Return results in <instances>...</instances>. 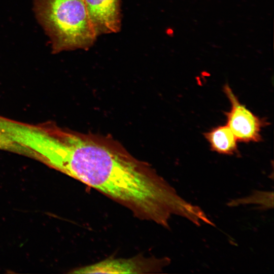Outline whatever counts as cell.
<instances>
[{
  "mask_svg": "<svg viewBox=\"0 0 274 274\" xmlns=\"http://www.w3.org/2000/svg\"><path fill=\"white\" fill-rule=\"evenodd\" d=\"M24 143L40 161L98 191L139 219L165 228L185 200L148 163L115 140L76 132L51 122L33 124Z\"/></svg>",
  "mask_w": 274,
  "mask_h": 274,
  "instance_id": "1",
  "label": "cell"
},
{
  "mask_svg": "<svg viewBox=\"0 0 274 274\" xmlns=\"http://www.w3.org/2000/svg\"><path fill=\"white\" fill-rule=\"evenodd\" d=\"M35 5L54 52L87 50L94 44L97 36L84 0H35Z\"/></svg>",
  "mask_w": 274,
  "mask_h": 274,
  "instance_id": "2",
  "label": "cell"
},
{
  "mask_svg": "<svg viewBox=\"0 0 274 274\" xmlns=\"http://www.w3.org/2000/svg\"><path fill=\"white\" fill-rule=\"evenodd\" d=\"M223 91L231 105L229 111L225 112L226 125L237 141L244 143L261 141V132L266 124L265 120L255 115L241 103L228 84L224 86Z\"/></svg>",
  "mask_w": 274,
  "mask_h": 274,
  "instance_id": "3",
  "label": "cell"
},
{
  "mask_svg": "<svg viewBox=\"0 0 274 274\" xmlns=\"http://www.w3.org/2000/svg\"><path fill=\"white\" fill-rule=\"evenodd\" d=\"M170 262L168 258H108L90 265L77 268L72 273H145L160 272Z\"/></svg>",
  "mask_w": 274,
  "mask_h": 274,
  "instance_id": "4",
  "label": "cell"
},
{
  "mask_svg": "<svg viewBox=\"0 0 274 274\" xmlns=\"http://www.w3.org/2000/svg\"><path fill=\"white\" fill-rule=\"evenodd\" d=\"M84 1L97 37L120 30L121 0Z\"/></svg>",
  "mask_w": 274,
  "mask_h": 274,
  "instance_id": "5",
  "label": "cell"
},
{
  "mask_svg": "<svg viewBox=\"0 0 274 274\" xmlns=\"http://www.w3.org/2000/svg\"><path fill=\"white\" fill-rule=\"evenodd\" d=\"M204 136L214 152L227 155L239 153L238 141L227 125L213 127L205 132Z\"/></svg>",
  "mask_w": 274,
  "mask_h": 274,
  "instance_id": "6",
  "label": "cell"
},
{
  "mask_svg": "<svg viewBox=\"0 0 274 274\" xmlns=\"http://www.w3.org/2000/svg\"><path fill=\"white\" fill-rule=\"evenodd\" d=\"M248 203L259 204L261 210L272 208L273 192L255 191L249 196L230 201L228 203V206L234 207Z\"/></svg>",
  "mask_w": 274,
  "mask_h": 274,
  "instance_id": "7",
  "label": "cell"
},
{
  "mask_svg": "<svg viewBox=\"0 0 274 274\" xmlns=\"http://www.w3.org/2000/svg\"><path fill=\"white\" fill-rule=\"evenodd\" d=\"M0 150L14 153L34 159L36 158V155L33 151L12 140L1 128H0Z\"/></svg>",
  "mask_w": 274,
  "mask_h": 274,
  "instance_id": "8",
  "label": "cell"
}]
</instances>
